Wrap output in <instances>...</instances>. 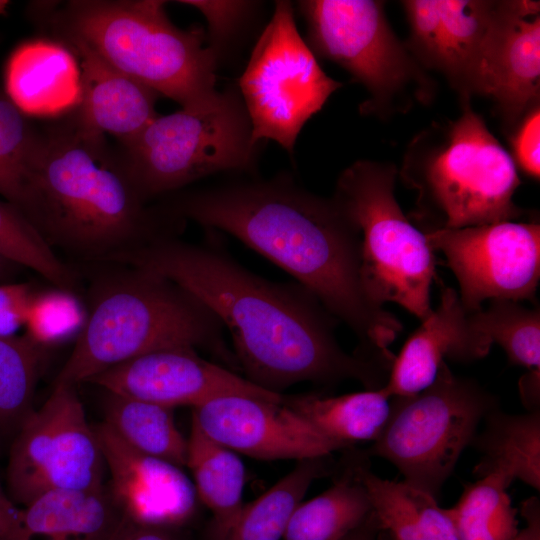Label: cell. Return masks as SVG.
<instances>
[{
	"label": "cell",
	"mask_w": 540,
	"mask_h": 540,
	"mask_svg": "<svg viewBox=\"0 0 540 540\" xmlns=\"http://www.w3.org/2000/svg\"><path fill=\"white\" fill-rule=\"evenodd\" d=\"M107 262L157 273L184 288L230 332L248 380L278 392L290 385L356 379L367 390L386 384L392 360L350 355L338 344V321L301 285L264 279L212 245L162 234Z\"/></svg>",
	"instance_id": "obj_1"
},
{
	"label": "cell",
	"mask_w": 540,
	"mask_h": 540,
	"mask_svg": "<svg viewBox=\"0 0 540 540\" xmlns=\"http://www.w3.org/2000/svg\"><path fill=\"white\" fill-rule=\"evenodd\" d=\"M228 233L292 275L371 352H389L402 324L373 303L361 281L360 235L333 197L303 189L286 174L177 194L160 208Z\"/></svg>",
	"instance_id": "obj_2"
},
{
	"label": "cell",
	"mask_w": 540,
	"mask_h": 540,
	"mask_svg": "<svg viewBox=\"0 0 540 540\" xmlns=\"http://www.w3.org/2000/svg\"><path fill=\"white\" fill-rule=\"evenodd\" d=\"M40 133L29 180L26 218L51 247L106 262L168 233L149 210L123 159L76 111Z\"/></svg>",
	"instance_id": "obj_3"
},
{
	"label": "cell",
	"mask_w": 540,
	"mask_h": 540,
	"mask_svg": "<svg viewBox=\"0 0 540 540\" xmlns=\"http://www.w3.org/2000/svg\"><path fill=\"white\" fill-rule=\"evenodd\" d=\"M122 266L91 283L84 327L54 384L76 386L165 348L225 351L222 324L195 296L157 273Z\"/></svg>",
	"instance_id": "obj_4"
},
{
	"label": "cell",
	"mask_w": 540,
	"mask_h": 540,
	"mask_svg": "<svg viewBox=\"0 0 540 540\" xmlns=\"http://www.w3.org/2000/svg\"><path fill=\"white\" fill-rule=\"evenodd\" d=\"M42 11L53 34L79 37L113 67L182 107L218 91V58L206 32L175 26L165 1L77 0Z\"/></svg>",
	"instance_id": "obj_5"
},
{
	"label": "cell",
	"mask_w": 540,
	"mask_h": 540,
	"mask_svg": "<svg viewBox=\"0 0 540 540\" xmlns=\"http://www.w3.org/2000/svg\"><path fill=\"white\" fill-rule=\"evenodd\" d=\"M418 193L415 221L421 231L514 221L520 185L515 162L469 103L445 126L419 136L401 170Z\"/></svg>",
	"instance_id": "obj_6"
},
{
	"label": "cell",
	"mask_w": 540,
	"mask_h": 540,
	"mask_svg": "<svg viewBox=\"0 0 540 540\" xmlns=\"http://www.w3.org/2000/svg\"><path fill=\"white\" fill-rule=\"evenodd\" d=\"M393 164L358 160L338 177L333 198L360 235V275L369 299L396 303L423 321L431 312L435 252L395 197Z\"/></svg>",
	"instance_id": "obj_7"
},
{
	"label": "cell",
	"mask_w": 540,
	"mask_h": 540,
	"mask_svg": "<svg viewBox=\"0 0 540 540\" xmlns=\"http://www.w3.org/2000/svg\"><path fill=\"white\" fill-rule=\"evenodd\" d=\"M124 146L126 173L144 201L216 173L252 170L257 150L246 108L234 87L157 115Z\"/></svg>",
	"instance_id": "obj_8"
},
{
	"label": "cell",
	"mask_w": 540,
	"mask_h": 540,
	"mask_svg": "<svg viewBox=\"0 0 540 540\" xmlns=\"http://www.w3.org/2000/svg\"><path fill=\"white\" fill-rule=\"evenodd\" d=\"M497 407L495 396L455 375L444 362L422 391L391 397L389 417L369 453L393 464L404 482L436 498L480 422Z\"/></svg>",
	"instance_id": "obj_9"
},
{
	"label": "cell",
	"mask_w": 540,
	"mask_h": 540,
	"mask_svg": "<svg viewBox=\"0 0 540 540\" xmlns=\"http://www.w3.org/2000/svg\"><path fill=\"white\" fill-rule=\"evenodd\" d=\"M307 24V45L362 84L370 98L363 113L391 110L413 92L431 94V82L391 29L384 3L375 0H303L297 2Z\"/></svg>",
	"instance_id": "obj_10"
},
{
	"label": "cell",
	"mask_w": 540,
	"mask_h": 540,
	"mask_svg": "<svg viewBox=\"0 0 540 540\" xmlns=\"http://www.w3.org/2000/svg\"><path fill=\"white\" fill-rule=\"evenodd\" d=\"M341 86L299 34L291 2L276 1L238 81L253 142L273 140L292 156L305 123Z\"/></svg>",
	"instance_id": "obj_11"
},
{
	"label": "cell",
	"mask_w": 540,
	"mask_h": 540,
	"mask_svg": "<svg viewBox=\"0 0 540 540\" xmlns=\"http://www.w3.org/2000/svg\"><path fill=\"white\" fill-rule=\"evenodd\" d=\"M105 470L76 386L54 384L44 404L15 433L7 465L9 497L25 507L52 491L96 489L104 485Z\"/></svg>",
	"instance_id": "obj_12"
},
{
	"label": "cell",
	"mask_w": 540,
	"mask_h": 540,
	"mask_svg": "<svg viewBox=\"0 0 540 540\" xmlns=\"http://www.w3.org/2000/svg\"><path fill=\"white\" fill-rule=\"evenodd\" d=\"M455 275L468 312L486 300L535 303L540 280V225L502 221L424 232Z\"/></svg>",
	"instance_id": "obj_13"
},
{
	"label": "cell",
	"mask_w": 540,
	"mask_h": 540,
	"mask_svg": "<svg viewBox=\"0 0 540 540\" xmlns=\"http://www.w3.org/2000/svg\"><path fill=\"white\" fill-rule=\"evenodd\" d=\"M87 382L106 392L172 409L192 408L224 395H246L274 402L284 396L260 387L200 357L193 348L152 351L95 375Z\"/></svg>",
	"instance_id": "obj_14"
},
{
	"label": "cell",
	"mask_w": 540,
	"mask_h": 540,
	"mask_svg": "<svg viewBox=\"0 0 540 540\" xmlns=\"http://www.w3.org/2000/svg\"><path fill=\"white\" fill-rule=\"evenodd\" d=\"M192 422L222 446L257 459L302 461L339 450L283 401L219 396L193 407Z\"/></svg>",
	"instance_id": "obj_15"
},
{
	"label": "cell",
	"mask_w": 540,
	"mask_h": 540,
	"mask_svg": "<svg viewBox=\"0 0 540 540\" xmlns=\"http://www.w3.org/2000/svg\"><path fill=\"white\" fill-rule=\"evenodd\" d=\"M473 94L491 98L506 123L514 125L540 96V5L500 1L480 59Z\"/></svg>",
	"instance_id": "obj_16"
},
{
	"label": "cell",
	"mask_w": 540,
	"mask_h": 540,
	"mask_svg": "<svg viewBox=\"0 0 540 540\" xmlns=\"http://www.w3.org/2000/svg\"><path fill=\"white\" fill-rule=\"evenodd\" d=\"M500 1H403L410 49L425 66L441 71L463 100L472 95L476 71Z\"/></svg>",
	"instance_id": "obj_17"
},
{
	"label": "cell",
	"mask_w": 540,
	"mask_h": 540,
	"mask_svg": "<svg viewBox=\"0 0 540 540\" xmlns=\"http://www.w3.org/2000/svg\"><path fill=\"white\" fill-rule=\"evenodd\" d=\"M94 430L111 478L108 487L124 516L159 528L190 517L196 492L181 467L134 450L104 422Z\"/></svg>",
	"instance_id": "obj_18"
},
{
	"label": "cell",
	"mask_w": 540,
	"mask_h": 540,
	"mask_svg": "<svg viewBox=\"0 0 540 540\" xmlns=\"http://www.w3.org/2000/svg\"><path fill=\"white\" fill-rule=\"evenodd\" d=\"M492 343L473 324L471 312L453 288L444 287L437 308L407 339L394 357L386 384L389 397L416 394L436 378L446 360L471 362L485 357Z\"/></svg>",
	"instance_id": "obj_19"
},
{
	"label": "cell",
	"mask_w": 540,
	"mask_h": 540,
	"mask_svg": "<svg viewBox=\"0 0 540 540\" xmlns=\"http://www.w3.org/2000/svg\"><path fill=\"white\" fill-rule=\"evenodd\" d=\"M54 35L79 63L82 94L75 111L82 122L117 137L123 144L134 139L158 115V94L106 62L79 37Z\"/></svg>",
	"instance_id": "obj_20"
},
{
	"label": "cell",
	"mask_w": 540,
	"mask_h": 540,
	"mask_svg": "<svg viewBox=\"0 0 540 540\" xmlns=\"http://www.w3.org/2000/svg\"><path fill=\"white\" fill-rule=\"evenodd\" d=\"M5 88L7 97L24 115L65 116L81 102L79 63L60 41H28L18 46L7 62Z\"/></svg>",
	"instance_id": "obj_21"
},
{
	"label": "cell",
	"mask_w": 540,
	"mask_h": 540,
	"mask_svg": "<svg viewBox=\"0 0 540 540\" xmlns=\"http://www.w3.org/2000/svg\"><path fill=\"white\" fill-rule=\"evenodd\" d=\"M123 517L108 484L52 491L21 507L11 540H111Z\"/></svg>",
	"instance_id": "obj_22"
},
{
	"label": "cell",
	"mask_w": 540,
	"mask_h": 540,
	"mask_svg": "<svg viewBox=\"0 0 540 540\" xmlns=\"http://www.w3.org/2000/svg\"><path fill=\"white\" fill-rule=\"evenodd\" d=\"M359 475L373 508L379 532L389 540H461L447 509L432 495L404 481L375 475L361 460Z\"/></svg>",
	"instance_id": "obj_23"
},
{
	"label": "cell",
	"mask_w": 540,
	"mask_h": 540,
	"mask_svg": "<svg viewBox=\"0 0 540 540\" xmlns=\"http://www.w3.org/2000/svg\"><path fill=\"white\" fill-rule=\"evenodd\" d=\"M482 432L470 446L481 454L473 473L478 478L500 474L540 490V410L504 413L499 407L484 418Z\"/></svg>",
	"instance_id": "obj_24"
},
{
	"label": "cell",
	"mask_w": 540,
	"mask_h": 540,
	"mask_svg": "<svg viewBox=\"0 0 540 540\" xmlns=\"http://www.w3.org/2000/svg\"><path fill=\"white\" fill-rule=\"evenodd\" d=\"M186 466L192 473L196 495L212 512L213 540H224L244 505L242 461L191 422Z\"/></svg>",
	"instance_id": "obj_25"
},
{
	"label": "cell",
	"mask_w": 540,
	"mask_h": 540,
	"mask_svg": "<svg viewBox=\"0 0 540 540\" xmlns=\"http://www.w3.org/2000/svg\"><path fill=\"white\" fill-rule=\"evenodd\" d=\"M283 402L339 449L356 443L374 442L391 409V397L382 388L339 396H284Z\"/></svg>",
	"instance_id": "obj_26"
},
{
	"label": "cell",
	"mask_w": 540,
	"mask_h": 540,
	"mask_svg": "<svg viewBox=\"0 0 540 540\" xmlns=\"http://www.w3.org/2000/svg\"><path fill=\"white\" fill-rule=\"evenodd\" d=\"M360 462L349 466L330 488L297 506L283 540H343L371 517Z\"/></svg>",
	"instance_id": "obj_27"
},
{
	"label": "cell",
	"mask_w": 540,
	"mask_h": 540,
	"mask_svg": "<svg viewBox=\"0 0 540 540\" xmlns=\"http://www.w3.org/2000/svg\"><path fill=\"white\" fill-rule=\"evenodd\" d=\"M103 422L134 450L186 466L187 439L178 430L172 409L107 392Z\"/></svg>",
	"instance_id": "obj_28"
},
{
	"label": "cell",
	"mask_w": 540,
	"mask_h": 540,
	"mask_svg": "<svg viewBox=\"0 0 540 540\" xmlns=\"http://www.w3.org/2000/svg\"><path fill=\"white\" fill-rule=\"evenodd\" d=\"M323 458L299 461L270 489L244 504L224 540H283L311 483L326 471Z\"/></svg>",
	"instance_id": "obj_29"
},
{
	"label": "cell",
	"mask_w": 540,
	"mask_h": 540,
	"mask_svg": "<svg viewBox=\"0 0 540 540\" xmlns=\"http://www.w3.org/2000/svg\"><path fill=\"white\" fill-rule=\"evenodd\" d=\"M500 474L478 478L465 486L458 502L447 509L461 540H513L518 532L516 510Z\"/></svg>",
	"instance_id": "obj_30"
},
{
	"label": "cell",
	"mask_w": 540,
	"mask_h": 540,
	"mask_svg": "<svg viewBox=\"0 0 540 540\" xmlns=\"http://www.w3.org/2000/svg\"><path fill=\"white\" fill-rule=\"evenodd\" d=\"M43 348L25 334L0 337V434L17 432L35 409Z\"/></svg>",
	"instance_id": "obj_31"
},
{
	"label": "cell",
	"mask_w": 540,
	"mask_h": 540,
	"mask_svg": "<svg viewBox=\"0 0 540 540\" xmlns=\"http://www.w3.org/2000/svg\"><path fill=\"white\" fill-rule=\"evenodd\" d=\"M475 327L498 344L511 364L540 369V310L517 301L490 300L486 309L471 312Z\"/></svg>",
	"instance_id": "obj_32"
},
{
	"label": "cell",
	"mask_w": 540,
	"mask_h": 540,
	"mask_svg": "<svg viewBox=\"0 0 540 540\" xmlns=\"http://www.w3.org/2000/svg\"><path fill=\"white\" fill-rule=\"evenodd\" d=\"M25 116L7 95L0 93V195L23 215L40 141V133Z\"/></svg>",
	"instance_id": "obj_33"
},
{
	"label": "cell",
	"mask_w": 540,
	"mask_h": 540,
	"mask_svg": "<svg viewBox=\"0 0 540 540\" xmlns=\"http://www.w3.org/2000/svg\"><path fill=\"white\" fill-rule=\"evenodd\" d=\"M0 252L57 288L75 292L79 275L62 262L33 224L13 205L0 200Z\"/></svg>",
	"instance_id": "obj_34"
},
{
	"label": "cell",
	"mask_w": 540,
	"mask_h": 540,
	"mask_svg": "<svg viewBox=\"0 0 540 540\" xmlns=\"http://www.w3.org/2000/svg\"><path fill=\"white\" fill-rule=\"evenodd\" d=\"M87 318V309L73 291L53 288L34 294L25 335L41 348L77 338Z\"/></svg>",
	"instance_id": "obj_35"
},
{
	"label": "cell",
	"mask_w": 540,
	"mask_h": 540,
	"mask_svg": "<svg viewBox=\"0 0 540 540\" xmlns=\"http://www.w3.org/2000/svg\"><path fill=\"white\" fill-rule=\"evenodd\" d=\"M199 10L208 23L207 40L218 60L222 48L252 20L260 3L255 1L183 0Z\"/></svg>",
	"instance_id": "obj_36"
},
{
	"label": "cell",
	"mask_w": 540,
	"mask_h": 540,
	"mask_svg": "<svg viewBox=\"0 0 540 540\" xmlns=\"http://www.w3.org/2000/svg\"><path fill=\"white\" fill-rule=\"evenodd\" d=\"M516 162L529 176L539 179L540 175V109H531L520 121L513 138Z\"/></svg>",
	"instance_id": "obj_37"
},
{
	"label": "cell",
	"mask_w": 540,
	"mask_h": 540,
	"mask_svg": "<svg viewBox=\"0 0 540 540\" xmlns=\"http://www.w3.org/2000/svg\"><path fill=\"white\" fill-rule=\"evenodd\" d=\"M34 294L27 283L0 284V337L15 336L25 325Z\"/></svg>",
	"instance_id": "obj_38"
},
{
	"label": "cell",
	"mask_w": 540,
	"mask_h": 540,
	"mask_svg": "<svg viewBox=\"0 0 540 540\" xmlns=\"http://www.w3.org/2000/svg\"><path fill=\"white\" fill-rule=\"evenodd\" d=\"M111 540H176L164 528L134 522L123 517Z\"/></svg>",
	"instance_id": "obj_39"
},
{
	"label": "cell",
	"mask_w": 540,
	"mask_h": 540,
	"mask_svg": "<svg viewBox=\"0 0 540 540\" xmlns=\"http://www.w3.org/2000/svg\"><path fill=\"white\" fill-rule=\"evenodd\" d=\"M520 514L525 526L519 529L513 540H540V500L532 496L521 503Z\"/></svg>",
	"instance_id": "obj_40"
},
{
	"label": "cell",
	"mask_w": 540,
	"mask_h": 540,
	"mask_svg": "<svg viewBox=\"0 0 540 540\" xmlns=\"http://www.w3.org/2000/svg\"><path fill=\"white\" fill-rule=\"evenodd\" d=\"M21 507L6 496L0 486V539L11 540L17 531Z\"/></svg>",
	"instance_id": "obj_41"
},
{
	"label": "cell",
	"mask_w": 540,
	"mask_h": 540,
	"mask_svg": "<svg viewBox=\"0 0 540 540\" xmlns=\"http://www.w3.org/2000/svg\"><path fill=\"white\" fill-rule=\"evenodd\" d=\"M519 393L528 412L540 410V369L528 370L520 378Z\"/></svg>",
	"instance_id": "obj_42"
},
{
	"label": "cell",
	"mask_w": 540,
	"mask_h": 540,
	"mask_svg": "<svg viewBox=\"0 0 540 540\" xmlns=\"http://www.w3.org/2000/svg\"><path fill=\"white\" fill-rule=\"evenodd\" d=\"M379 527L372 513L371 517L357 530L343 540H378Z\"/></svg>",
	"instance_id": "obj_43"
},
{
	"label": "cell",
	"mask_w": 540,
	"mask_h": 540,
	"mask_svg": "<svg viewBox=\"0 0 540 540\" xmlns=\"http://www.w3.org/2000/svg\"><path fill=\"white\" fill-rule=\"evenodd\" d=\"M19 268H21L19 265L8 259L0 252V284L13 282V276Z\"/></svg>",
	"instance_id": "obj_44"
},
{
	"label": "cell",
	"mask_w": 540,
	"mask_h": 540,
	"mask_svg": "<svg viewBox=\"0 0 540 540\" xmlns=\"http://www.w3.org/2000/svg\"><path fill=\"white\" fill-rule=\"evenodd\" d=\"M8 1H2L0 0V14H4L6 12Z\"/></svg>",
	"instance_id": "obj_45"
},
{
	"label": "cell",
	"mask_w": 540,
	"mask_h": 540,
	"mask_svg": "<svg viewBox=\"0 0 540 540\" xmlns=\"http://www.w3.org/2000/svg\"><path fill=\"white\" fill-rule=\"evenodd\" d=\"M378 540H389L385 535L378 533Z\"/></svg>",
	"instance_id": "obj_46"
},
{
	"label": "cell",
	"mask_w": 540,
	"mask_h": 540,
	"mask_svg": "<svg viewBox=\"0 0 540 540\" xmlns=\"http://www.w3.org/2000/svg\"><path fill=\"white\" fill-rule=\"evenodd\" d=\"M1 540V539H0Z\"/></svg>",
	"instance_id": "obj_47"
}]
</instances>
